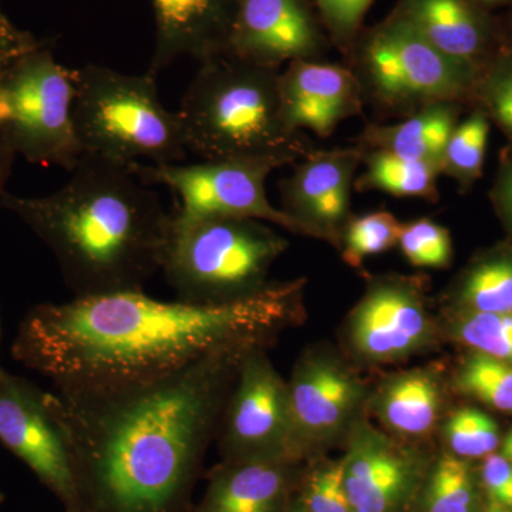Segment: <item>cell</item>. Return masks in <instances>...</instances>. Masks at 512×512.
I'll return each mask as SVG.
<instances>
[{"instance_id":"obj_1","label":"cell","mask_w":512,"mask_h":512,"mask_svg":"<svg viewBox=\"0 0 512 512\" xmlns=\"http://www.w3.org/2000/svg\"><path fill=\"white\" fill-rule=\"evenodd\" d=\"M306 279L274 282L224 303L163 302L120 292L33 306L12 355L53 389L151 382L228 350L266 348L303 318Z\"/></svg>"},{"instance_id":"obj_2","label":"cell","mask_w":512,"mask_h":512,"mask_svg":"<svg viewBox=\"0 0 512 512\" xmlns=\"http://www.w3.org/2000/svg\"><path fill=\"white\" fill-rule=\"evenodd\" d=\"M249 349L151 382L46 393L76 480V512H184Z\"/></svg>"},{"instance_id":"obj_3","label":"cell","mask_w":512,"mask_h":512,"mask_svg":"<svg viewBox=\"0 0 512 512\" xmlns=\"http://www.w3.org/2000/svg\"><path fill=\"white\" fill-rule=\"evenodd\" d=\"M53 194H0L57 259L74 298L141 292L161 271L173 215L131 165L84 154Z\"/></svg>"},{"instance_id":"obj_4","label":"cell","mask_w":512,"mask_h":512,"mask_svg":"<svg viewBox=\"0 0 512 512\" xmlns=\"http://www.w3.org/2000/svg\"><path fill=\"white\" fill-rule=\"evenodd\" d=\"M279 77L281 69L229 55L200 63L175 111L188 150L205 160L275 158L285 165L308 156L315 147L289 126Z\"/></svg>"},{"instance_id":"obj_5","label":"cell","mask_w":512,"mask_h":512,"mask_svg":"<svg viewBox=\"0 0 512 512\" xmlns=\"http://www.w3.org/2000/svg\"><path fill=\"white\" fill-rule=\"evenodd\" d=\"M74 133L84 154L124 165L177 164L187 154L183 126L158 96L156 77L87 64L74 70Z\"/></svg>"},{"instance_id":"obj_6","label":"cell","mask_w":512,"mask_h":512,"mask_svg":"<svg viewBox=\"0 0 512 512\" xmlns=\"http://www.w3.org/2000/svg\"><path fill=\"white\" fill-rule=\"evenodd\" d=\"M288 241L264 221L212 218L177 225L163 262L178 301L224 303L264 289Z\"/></svg>"},{"instance_id":"obj_7","label":"cell","mask_w":512,"mask_h":512,"mask_svg":"<svg viewBox=\"0 0 512 512\" xmlns=\"http://www.w3.org/2000/svg\"><path fill=\"white\" fill-rule=\"evenodd\" d=\"M363 101L382 119H406L439 103L470 104L477 70L441 53L392 16L350 49Z\"/></svg>"},{"instance_id":"obj_8","label":"cell","mask_w":512,"mask_h":512,"mask_svg":"<svg viewBox=\"0 0 512 512\" xmlns=\"http://www.w3.org/2000/svg\"><path fill=\"white\" fill-rule=\"evenodd\" d=\"M49 46L20 57L0 79V130L29 163L72 171L83 157L73 127L74 70Z\"/></svg>"},{"instance_id":"obj_9","label":"cell","mask_w":512,"mask_h":512,"mask_svg":"<svg viewBox=\"0 0 512 512\" xmlns=\"http://www.w3.org/2000/svg\"><path fill=\"white\" fill-rule=\"evenodd\" d=\"M284 165L275 158H232L191 165L137 163L131 168L143 183L165 185L180 197L181 208L173 215L174 224L249 218L309 237L298 221L274 207L266 195V178Z\"/></svg>"},{"instance_id":"obj_10","label":"cell","mask_w":512,"mask_h":512,"mask_svg":"<svg viewBox=\"0 0 512 512\" xmlns=\"http://www.w3.org/2000/svg\"><path fill=\"white\" fill-rule=\"evenodd\" d=\"M217 436L228 463L298 460L288 383L276 372L265 348L249 349L242 357Z\"/></svg>"},{"instance_id":"obj_11","label":"cell","mask_w":512,"mask_h":512,"mask_svg":"<svg viewBox=\"0 0 512 512\" xmlns=\"http://www.w3.org/2000/svg\"><path fill=\"white\" fill-rule=\"evenodd\" d=\"M349 343L360 359L400 362L436 343V323L424 298V282L413 276H377L350 315Z\"/></svg>"},{"instance_id":"obj_12","label":"cell","mask_w":512,"mask_h":512,"mask_svg":"<svg viewBox=\"0 0 512 512\" xmlns=\"http://www.w3.org/2000/svg\"><path fill=\"white\" fill-rule=\"evenodd\" d=\"M35 383L0 373V443L76 512V480L62 430Z\"/></svg>"},{"instance_id":"obj_13","label":"cell","mask_w":512,"mask_h":512,"mask_svg":"<svg viewBox=\"0 0 512 512\" xmlns=\"http://www.w3.org/2000/svg\"><path fill=\"white\" fill-rule=\"evenodd\" d=\"M342 458L343 484L353 512H404L416 500L427 466L419 451L356 420Z\"/></svg>"},{"instance_id":"obj_14","label":"cell","mask_w":512,"mask_h":512,"mask_svg":"<svg viewBox=\"0 0 512 512\" xmlns=\"http://www.w3.org/2000/svg\"><path fill=\"white\" fill-rule=\"evenodd\" d=\"M288 389L298 457L349 431L365 402V386L352 370L318 352L296 363Z\"/></svg>"},{"instance_id":"obj_15","label":"cell","mask_w":512,"mask_h":512,"mask_svg":"<svg viewBox=\"0 0 512 512\" xmlns=\"http://www.w3.org/2000/svg\"><path fill=\"white\" fill-rule=\"evenodd\" d=\"M362 148L312 150L282 181V211L298 221L311 238L340 248L350 217V197L362 167Z\"/></svg>"},{"instance_id":"obj_16","label":"cell","mask_w":512,"mask_h":512,"mask_svg":"<svg viewBox=\"0 0 512 512\" xmlns=\"http://www.w3.org/2000/svg\"><path fill=\"white\" fill-rule=\"evenodd\" d=\"M325 47L309 0H239L224 55L281 69L322 60Z\"/></svg>"},{"instance_id":"obj_17","label":"cell","mask_w":512,"mask_h":512,"mask_svg":"<svg viewBox=\"0 0 512 512\" xmlns=\"http://www.w3.org/2000/svg\"><path fill=\"white\" fill-rule=\"evenodd\" d=\"M282 106L289 126L328 138L350 117L362 114V89L346 66L323 60L286 64L279 77Z\"/></svg>"},{"instance_id":"obj_18","label":"cell","mask_w":512,"mask_h":512,"mask_svg":"<svg viewBox=\"0 0 512 512\" xmlns=\"http://www.w3.org/2000/svg\"><path fill=\"white\" fill-rule=\"evenodd\" d=\"M239 0H151L156 49L147 73L157 77L180 57L202 63L224 55Z\"/></svg>"},{"instance_id":"obj_19","label":"cell","mask_w":512,"mask_h":512,"mask_svg":"<svg viewBox=\"0 0 512 512\" xmlns=\"http://www.w3.org/2000/svg\"><path fill=\"white\" fill-rule=\"evenodd\" d=\"M393 15L441 53L477 72L498 52L490 23L473 0H400Z\"/></svg>"},{"instance_id":"obj_20","label":"cell","mask_w":512,"mask_h":512,"mask_svg":"<svg viewBox=\"0 0 512 512\" xmlns=\"http://www.w3.org/2000/svg\"><path fill=\"white\" fill-rule=\"evenodd\" d=\"M289 460L225 461L198 512H282L292 487Z\"/></svg>"},{"instance_id":"obj_21","label":"cell","mask_w":512,"mask_h":512,"mask_svg":"<svg viewBox=\"0 0 512 512\" xmlns=\"http://www.w3.org/2000/svg\"><path fill=\"white\" fill-rule=\"evenodd\" d=\"M443 386L434 370L414 369L387 379L372 399L373 413L397 439L421 440L436 429Z\"/></svg>"},{"instance_id":"obj_22","label":"cell","mask_w":512,"mask_h":512,"mask_svg":"<svg viewBox=\"0 0 512 512\" xmlns=\"http://www.w3.org/2000/svg\"><path fill=\"white\" fill-rule=\"evenodd\" d=\"M464 104L439 103L394 124L370 123L357 138L363 150H383L396 156L439 165L448 138L460 123Z\"/></svg>"},{"instance_id":"obj_23","label":"cell","mask_w":512,"mask_h":512,"mask_svg":"<svg viewBox=\"0 0 512 512\" xmlns=\"http://www.w3.org/2000/svg\"><path fill=\"white\" fill-rule=\"evenodd\" d=\"M363 173L356 177L355 191H382L399 198L439 200V165L421 163L383 150H363Z\"/></svg>"},{"instance_id":"obj_24","label":"cell","mask_w":512,"mask_h":512,"mask_svg":"<svg viewBox=\"0 0 512 512\" xmlns=\"http://www.w3.org/2000/svg\"><path fill=\"white\" fill-rule=\"evenodd\" d=\"M458 311L512 315V248H501L468 266L454 289Z\"/></svg>"},{"instance_id":"obj_25","label":"cell","mask_w":512,"mask_h":512,"mask_svg":"<svg viewBox=\"0 0 512 512\" xmlns=\"http://www.w3.org/2000/svg\"><path fill=\"white\" fill-rule=\"evenodd\" d=\"M491 121L477 107L460 120L448 138L441 158V175L453 178L461 191H468L483 175L485 151L490 136Z\"/></svg>"},{"instance_id":"obj_26","label":"cell","mask_w":512,"mask_h":512,"mask_svg":"<svg viewBox=\"0 0 512 512\" xmlns=\"http://www.w3.org/2000/svg\"><path fill=\"white\" fill-rule=\"evenodd\" d=\"M420 512H477V488L470 464L443 454L424 478Z\"/></svg>"},{"instance_id":"obj_27","label":"cell","mask_w":512,"mask_h":512,"mask_svg":"<svg viewBox=\"0 0 512 512\" xmlns=\"http://www.w3.org/2000/svg\"><path fill=\"white\" fill-rule=\"evenodd\" d=\"M470 106L487 114L512 151V45L498 50L478 72Z\"/></svg>"},{"instance_id":"obj_28","label":"cell","mask_w":512,"mask_h":512,"mask_svg":"<svg viewBox=\"0 0 512 512\" xmlns=\"http://www.w3.org/2000/svg\"><path fill=\"white\" fill-rule=\"evenodd\" d=\"M403 222L390 211H373L350 217L343 231L342 258L352 268H360L369 256L383 254L399 245Z\"/></svg>"},{"instance_id":"obj_29","label":"cell","mask_w":512,"mask_h":512,"mask_svg":"<svg viewBox=\"0 0 512 512\" xmlns=\"http://www.w3.org/2000/svg\"><path fill=\"white\" fill-rule=\"evenodd\" d=\"M456 384L480 402L512 413V366L508 363L474 352L458 369Z\"/></svg>"},{"instance_id":"obj_30","label":"cell","mask_w":512,"mask_h":512,"mask_svg":"<svg viewBox=\"0 0 512 512\" xmlns=\"http://www.w3.org/2000/svg\"><path fill=\"white\" fill-rule=\"evenodd\" d=\"M451 332L461 343L512 366V315L458 311Z\"/></svg>"},{"instance_id":"obj_31","label":"cell","mask_w":512,"mask_h":512,"mask_svg":"<svg viewBox=\"0 0 512 512\" xmlns=\"http://www.w3.org/2000/svg\"><path fill=\"white\" fill-rule=\"evenodd\" d=\"M444 437L450 454L463 460L490 456L500 444L497 423L474 407H464L451 414L444 426Z\"/></svg>"},{"instance_id":"obj_32","label":"cell","mask_w":512,"mask_h":512,"mask_svg":"<svg viewBox=\"0 0 512 512\" xmlns=\"http://www.w3.org/2000/svg\"><path fill=\"white\" fill-rule=\"evenodd\" d=\"M400 249L419 268H447L453 256L450 232L429 218L403 224Z\"/></svg>"},{"instance_id":"obj_33","label":"cell","mask_w":512,"mask_h":512,"mask_svg":"<svg viewBox=\"0 0 512 512\" xmlns=\"http://www.w3.org/2000/svg\"><path fill=\"white\" fill-rule=\"evenodd\" d=\"M305 512H353L343 484V463L316 466L305 478L299 500Z\"/></svg>"},{"instance_id":"obj_34","label":"cell","mask_w":512,"mask_h":512,"mask_svg":"<svg viewBox=\"0 0 512 512\" xmlns=\"http://www.w3.org/2000/svg\"><path fill=\"white\" fill-rule=\"evenodd\" d=\"M333 42L350 52L373 0H312Z\"/></svg>"},{"instance_id":"obj_35","label":"cell","mask_w":512,"mask_h":512,"mask_svg":"<svg viewBox=\"0 0 512 512\" xmlns=\"http://www.w3.org/2000/svg\"><path fill=\"white\" fill-rule=\"evenodd\" d=\"M46 45H49L46 40L19 29L0 8V79L20 57Z\"/></svg>"},{"instance_id":"obj_36","label":"cell","mask_w":512,"mask_h":512,"mask_svg":"<svg viewBox=\"0 0 512 512\" xmlns=\"http://www.w3.org/2000/svg\"><path fill=\"white\" fill-rule=\"evenodd\" d=\"M481 480L490 501L512 510V464L503 454L484 457Z\"/></svg>"},{"instance_id":"obj_37","label":"cell","mask_w":512,"mask_h":512,"mask_svg":"<svg viewBox=\"0 0 512 512\" xmlns=\"http://www.w3.org/2000/svg\"><path fill=\"white\" fill-rule=\"evenodd\" d=\"M498 217L505 227L512 231V151L507 150L501 157L500 168L490 191Z\"/></svg>"},{"instance_id":"obj_38","label":"cell","mask_w":512,"mask_h":512,"mask_svg":"<svg viewBox=\"0 0 512 512\" xmlns=\"http://www.w3.org/2000/svg\"><path fill=\"white\" fill-rule=\"evenodd\" d=\"M15 156V151L10 147L5 134L0 130V194L5 191V185L8 183L10 173H12V165Z\"/></svg>"},{"instance_id":"obj_39","label":"cell","mask_w":512,"mask_h":512,"mask_svg":"<svg viewBox=\"0 0 512 512\" xmlns=\"http://www.w3.org/2000/svg\"><path fill=\"white\" fill-rule=\"evenodd\" d=\"M503 456L512 464V430L507 434L503 444Z\"/></svg>"},{"instance_id":"obj_40","label":"cell","mask_w":512,"mask_h":512,"mask_svg":"<svg viewBox=\"0 0 512 512\" xmlns=\"http://www.w3.org/2000/svg\"><path fill=\"white\" fill-rule=\"evenodd\" d=\"M485 512H512V510L511 508L503 507V505L493 503V501H488Z\"/></svg>"},{"instance_id":"obj_41","label":"cell","mask_w":512,"mask_h":512,"mask_svg":"<svg viewBox=\"0 0 512 512\" xmlns=\"http://www.w3.org/2000/svg\"><path fill=\"white\" fill-rule=\"evenodd\" d=\"M477 2L483 3V5H501V3L512 2V0H477Z\"/></svg>"},{"instance_id":"obj_42","label":"cell","mask_w":512,"mask_h":512,"mask_svg":"<svg viewBox=\"0 0 512 512\" xmlns=\"http://www.w3.org/2000/svg\"><path fill=\"white\" fill-rule=\"evenodd\" d=\"M286 512H305V510H303L302 505L298 503L295 507H292L291 510Z\"/></svg>"},{"instance_id":"obj_43","label":"cell","mask_w":512,"mask_h":512,"mask_svg":"<svg viewBox=\"0 0 512 512\" xmlns=\"http://www.w3.org/2000/svg\"><path fill=\"white\" fill-rule=\"evenodd\" d=\"M3 501H5V495H3L2 491H0V504H2Z\"/></svg>"},{"instance_id":"obj_44","label":"cell","mask_w":512,"mask_h":512,"mask_svg":"<svg viewBox=\"0 0 512 512\" xmlns=\"http://www.w3.org/2000/svg\"><path fill=\"white\" fill-rule=\"evenodd\" d=\"M2 372H3V369H2V367H0V373H2Z\"/></svg>"}]
</instances>
